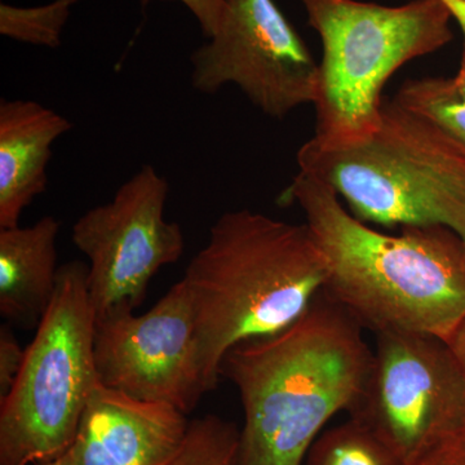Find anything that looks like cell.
Masks as SVG:
<instances>
[{
    "instance_id": "d6986e66",
    "label": "cell",
    "mask_w": 465,
    "mask_h": 465,
    "mask_svg": "<svg viewBox=\"0 0 465 465\" xmlns=\"http://www.w3.org/2000/svg\"><path fill=\"white\" fill-rule=\"evenodd\" d=\"M26 351L8 327L0 329V400L11 391L23 369Z\"/></svg>"
},
{
    "instance_id": "e0dca14e",
    "label": "cell",
    "mask_w": 465,
    "mask_h": 465,
    "mask_svg": "<svg viewBox=\"0 0 465 465\" xmlns=\"http://www.w3.org/2000/svg\"><path fill=\"white\" fill-rule=\"evenodd\" d=\"M240 430L216 415L189 423L180 448L163 465H238Z\"/></svg>"
},
{
    "instance_id": "277c9868",
    "label": "cell",
    "mask_w": 465,
    "mask_h": 465,
    "mask_svg": "<svg viewBox=\"0 0 465 465\" xmlns=\"http://www.w3.org/2000/svg\"><path fill=\"white\" fill-rule=\"evenodd\" d=\"M296 159L366 224L445 226L465 240V145L394 100L382 103L366 136L341 143L312 137Z\"/></svg>"
},
{
    "instance_id": "ba28073f",
    "label": "cell",
    "mask_w": 465,
    "mask_h": 465,
    "mask_svg": "<svg viewBox=\"0 0 465 465\" xmlns=\"http://www.w3.org/2000/svg\"><path fill=\"white\" fill-rule=\"evenodd\" d=\"M371 371L354 414L402 460L465 430V374L450 342L424 333H375Z\"/></svg>"
},
{
    "instance_id": "9a60e30c",
    "label": "cell",
    "mask_w": 465,
    "mask_h": 465,
    "mask_svg": "<svg viewBox=\"0 0 465 465\" xmlns=\"http://www.w3.org/2000/svg\"><path fill=\"white\" fill-rule=\"evenodd\" d=\"M393 100L465 145V100L452 78L409 79L401 85Z\"/></svg>"
},
{
    "instance_id": "30bf717a",
    "label": "cell",
    "mask_w": 465,
    "mask_h": 465,
    "mask_svg": "<svg viewBox=\"0 0 465 465\" xmlns=\"http://www.w3.org/2000/svg\"><path fill=\"white\" fill-rule=\"evenodd\" d=\"M94 354L101 384L134 399L188 414L210 391L183 280L145 313L121 312L96 321Z\"/></svg>"
},
{
    "instance_id": "ac0fdd59",
    "label": "cell",
    "mask_w": 465,
    "mask_h": 465,
    "mask_svg": "<svg viewBox=\"0 0 465 465\" xmlns=\"http://www.w3.org/2000/svg\"><path fill=\"white\" fill-rule=\"evenodd\" d=\"M402 465H465V430L421 446Z\"/></svg>"
},
{
    "instance_id": "9c48e42d",
    "label": "cell",
    "mask_w": 465,
    "mask_h": 465,
    "mask_svg": "<svg viewBox=\"0 0 465 465\" xmlns=\"http://www.w3.org/2000/svg\"><path fill=\"white\" fill-rule=\"evenodd\" d=\"M216 34L193 52L192 85H237L265 115L283 119L317 94L318 64L274 0H226Z\"/></svg>"
},
{
    "instance_id": "603a6c76",
    "label": "cell",
    "mask_w": 465,
    "mask_h": 465,
    "mask_svg": "<svg viewBox=\"0 0 465 465\" xmlns=\"http://www.w3.org/2000/svg\"><path fill=\"white\" fill-rule=\"evenodd\" d=\"M452 81H454L459 94L465 100V69H459L457 75L452 78Z\"/></svg>"
},
{
    "instance_id": "5b68a950",
    "label": "cell",
    "mask_w": 465,
    "mask_h": 465,
    "mask_svg": "<svg viewBox=\"0 0 465 465\" xmlns=\"http://www.w3.org/2000/svg\"><path fill=\"white\" fill-rule=\"evenodd\" d=\"M322 42L318 64L316 134L324 143L353 142L381 118L391 75L454 38L442 0L381 5L360 0H300Z\"/></svg>"
},
{
    "instance_id": "4fadbf2b",
    "label": "cell",
    "mask_w": 465,
    "mask_h": 465,
    "mask_svg": "<svg viewBox=\"0 0 465 465\" xmlns=\"http://www.w3.org/2000/svg\"><path fill=\"white\" fill-rule=\"evenodd\" d=\"M60 222L43 216L30 226L0 229V314L33 330L47 313L57 274Z\"/></svg>"
},
{
    "instance_id": "8992f818",
    "label": "cell",
    "mask_w": 465,
    "mask_h": 465,
    "mask_svg": "<svg viewBox=\"0 0 465 465\" xmlns=\"http://www.w3.org/2000/svg\"><path fill=\"white\" fill-rule=\"evenodd\" d=\"M87 272L76 260L58 269L54 300L25 349L16 382L0 400V465L47 463L75 439L99 381Z\"/></svg>"
},
{
    "instance_id": "5bb4252c",
    "label": "cell",
    "mask_w": 465,
    "mask_h": 465,
    "mask_svg": "<svg viewBox=\"0 0 465 465\" xmlns=\"http://www.w3.org/2000/svg\"><path fill=\"white\" fill-rule=\"evenodd\" d=\"M402 458L357 416L324 430L309 449L304 465H402Z\"/></svg>"
},
{
    "instance_id": "8fae6325",
    "label": "cell",
    "mask_w": 465,
    "mask_h": 465,
    "mask_svg": "<svg viewBox=\"0 0 465 465\" xmlns=\"http://www.w3.org/2000/svg\"><path fill=\"white\" fill-rule=\"evenodd\" d=\"M186 414L134 399L97 381L72 446V465H163L188 432Z\"/></svg>"
},
{
    "instance_id": "52a82bcc",
    "label": "cell",
    "mask_w": 465,
    "mask_h": 465,
    "mask_svg": "<svg viewBox=\"0 0 465 465\" xmlns=\"http://www.w3.org/2000/svg\"><path fill=\"white\" fill-rule=\"evenodd\" d=\"M170 185L145 164L112 201L90 208L73 225L72 240L88 259L87 287L96 321L134 312L149 283L185 251L182 226L166 219Z\"/></svg>"
},
{
    "instance_id": "7402d4cb",
    "label": "cell",
    "mask_w": 465,
    "mask_h": 465,
    "mask_svg": "<svg viewBox=\"0 0 465 465\" xmlns=\"http://www.w3.org/2000/svg\"><path fill=\"white\" fill-rule=\"evenodd\" d=\"M450 345L454 349L455 354H457L459 362H460L461 367H463L465 374V322L457 332V335L451 339Z\"/></svg>"
},
{
    "instance_id": "cb8c5ba5",
    "label": "cell",
    "mask_w": 465,
    "mask_h": 465,
    "mask_svg": "<svg viewBox=\"0 0 465 465\" xmlns=\"http://www.w3.org/2000/svg\"><path fill=\"white\" fill-rule=\"evenodd\" d=\"M41 465H72V463H70V460H69V458H67V455L64 454V455H61V457L54 459V460L47 461V463H43Z\"/></svg>"
},
{
    "instance_id": "3957f363",
    "label": "cell",
    "mask_w": 465,
    "mask_h": 465,
    "mask_svg": "<svg viewBox=\"0 0 465 465\" xmlns=\"http://www.w3.org/2000/svg\"><path fill=\"white\" fill-rule=\"evenodd\" d=\"M323 253L307 224L251 210L223 213L186 268L208 390L241 342L283 331L323 292Z\"/></svg>"
},
{
    "instance_id": "2e32d148",
    "label": "cell",
    "mask_w": 465,
    "mask_h": 465,
    "mask_svg": "<svg viewBox=\"0 0 465 465\" xmlns=\"http://www.w3.org/2000/svg\"><path fill=\"white\" fill-rule=\"evenodd\" d=\"M84 0H52L20 7L0 3V34L12 41L56 50L73 8Z\"/></svg>"
},
{
    "instance_id": "7a4b0ae2",
    "label": "cell",
    "mask_w": 465,
    "mask_h": 465,
    "mask_svg": "<svg viewBox=\"0 0 465 465\" xmlns=\"http://www.w3.org/2000/svg\"><path fill=\"white\" fill-rule=\"evenodd\" d=\"M371 362L362 326L324 292L283 331L232 348L222 375L243 407L238 465H304L324 425L357 411Z\"/></svg>"
},
{
    "instance_id": "7c38bea8",
    "label": "cell",
    "mask_w": 465,
    "mask_h": 465,
    "mask_svg": "<svg viewBox=\"0 0 465 465\" xmlns=\"http://www.w3.org/2000/svg\"><path fill=\"white\" fill-rule=\"evenodd\" d=\"M73 128L56 110L32 100L0 103V229L47 191L52 146Z\"/></svg>"
},
{
    "instance_id": "6da1fadb",
    "label": "cell",
    "mask_w": 465,
    "mask_h": 465,
    "mask_svg": "<svg viewBox=\"0 0 465 465\" xmlns=\"http://www.w3.org/2000/svg\"><path fill=\"white\" fill-rule=\"evenodd\" d=\"M305 216L326 262L323 292L375 333L451 341L465 322V240L445 226L376 231L327 183L299 171L281 195Z\"/></svg>"
},
{
    "instance_id": "44dd1931",
    "label": "cell",
    "mask_w": 465,
    "mask_h": 465,
    "mask_svg": "<svg viewBox=\"0 0 465 465\" xmlns=\"http://www.w3.org/2000/svg\"><path fill=\"white\" fill-rule=\"evenodd\" d=\"M442 2L445 3L452 20H455L463 34V52H461L459 69H465V3L461 0H442Z\"/></svg>"
},
{
    "instance_id": "ffe728a7",
    "label": "cell",
    "mask_w": 465,
    "mask_h": 465,
    "mask_svg": "<svg viewBox=\"0 0 465 465\" xmlns=\"http://www.w3.org/2000/svg\"><path fill=\"white\" fill-rule=\"evenodd\" d=\"M143 9L153 2H179L197 20L202 33L206 38L216 34L224 20L228 2L226 0H139Z\"/></svg>"
}]
</instances>
